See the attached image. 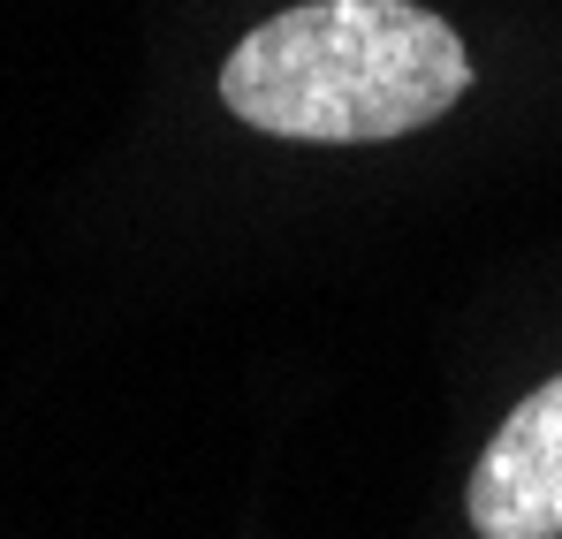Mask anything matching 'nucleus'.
Here are the masks:
<instances>
[{"label": "nucleus", "mask_w": 562, "mask_h": 539, "mask_svg": "<svg viewBox=\"0 0 562 539\" xmlns=\"http://www.w3.org/2000/svg\"><path fill=\"white\" fill-rule=\"evenodd\" d=\"M471 85L464 38L418 0H304L259 23L221 99L236 122L312 145H380L441 122Z\"/></svg>", "instance_id": "obj_1"}, {"label": "nucleus", "mask_w": 562, "mask_h": 539, "mask_svg": "<svg viewBox=\"0 0 562 539\" xmlns=\"http://www.w3.org/2000/svg\"><path fill=\"white\" fill-rule=\"evenodd\" d=\"M479 539H562V372L532 388L471 471Z\"/></svg>", "instance_id": "obj_2"}]
</instances>
